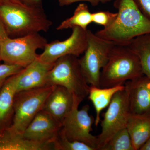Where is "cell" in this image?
<instances>
[{"instance_id":"23","label":"cell","mask_w":150,"mask_h":150,"mask_svg":"<svg viewBox=\"0 0 150 150\" xmlns=\"http://www.w3.org/2000/svg\"><path fill=\"white\" fill-rule=\"evenodd\" d=\"M118 14L109 11H99L92 13V21L102 25L104 28L109 27L117 18Z\"/></svg>"},{"instance_id":"26","label":"cell","mask_w":150,"mask_h":150,"mask_svg":"<svg viewBox=\"0 0 150 150\" xmlns=\"http://www.w3.org/2000/svg\"><path fill=\"white\" fill-rule=\"evenodd\" d=\"M79 1H87L90 3L93 6H96L99 4L98 0H59V6H64L70 5L73 3Z\"/></svg>"},{"instance_id":"21","label":"cell","mask_w":150,"mask_h":150,"mask_svg":"<svg viewBox=\"0 0 150 150\" xmlns=\"http://www.w3.org/2000/svg\"><path fill=\"white\" fill-rule=\"evenodd\" d=\"M102 150H135L127 128L115 133Z\"/></svg>"},{"instance_id":"20","label":"cell","mask_w":150,"mask_h":150,"mask_svg":"<svg viewBox=\"0 0 150 150\" xmlns=\"http://www.w3.org/2000/svg\"><path fill=\"white\" fill-rule=\"evenodd\" d=\"M92 22V13L88 6L85 4H80L75 9L72 16L62 21L56 29L60 30L78 27L87 30Z\"/></svg>"},{"instance_id":"32","label":"cell","mask_w":150,"mask_h":150,"mask_svg":"<svg viewBox=\"0 0 150 150\" xmlns=\"http://www.w3.org/2000/svg\"><path fill=\"white\" fill-rule=\"evenodd\" d=\"M5 80H0V89H1V88L3 84L4 83L5 81Z\"/></svg>"},{"instance_id":"2","label":"cell","mask_w":150,"mask_h":150,"mask_svg":"<svg viewBox=\"0 0 150 150\" xmlns=\"http://www.w3.org/2000/svg\"><path fill=\"white\" fill-rule=\"evenodd\" d=\"M0 19L9 35L18 37L46 32L53 24L43 7L31 6L22 1H1Z\"/></svg>"},{"instance_id":"1","label":"cell","mask_w":150,"mask_h":150,"mask_svg":"<svg viewBox=\"0 0 150 150\" xmlns=\"http://www.w3.org/2000/svg\"><path fill=\"white\" fill-rule=\"evenodd\" d=\"M114 6L118 10L115 21L96 35L116 45L127 46L135 38L150 33V20L143 14L134 0H116Z\"/></svg>"},{"instance_id":"11","label":"cell","mask_w":150,"mask_h":150,"mask_svg":"<svg viewBox=\"0 0 150 150\" xmlns=\"http://www.w3.org/2000/svg\"><path fill=\"white\" fill-rule=\"evenodd\" d=\"M62 127L61 122L41 110L28 124L22 136L33 142L53 144Z\"/></svg>"},{"instance_id":"34","label":"cell","mask_w":150,"mask_h":150,"mask_svg":"<svg viewBox=\"0 0 150 150\" xmlns=\"http://www.w3.org/2000/svg\"><path fill=\"white\" fill-rule=\"evenodd\" d=\"M0 3H1V1H0Z\"/></svg>"},{"instance_id":"6","label":"cell","mask_w":150,"mask_h":150,"mask_svg":"<svg viewBox=\"0 0 150 150\" xmlns=\"http://www.w3.org/2000/svg\"><path fill=\"white\" fill-rule=\"evenodd\" d=\"M47 43V39L38 33L16 38L9 37L0 42L1 60L25 68L38 58L36 51L43 49Z\"/></svg>"},{"instance_id":"9","label":"cell","mask_w":150,"mask_h":150,"mask_svg":"<svg viewBox=\"0 0 150 150\" xmlns=\"http://www.w3.org/2000/svg\"><path fill=\"white\" fill-rule=\"evenodd\" d=\"M79 105L76 103L66 116L62 122L61 129L70 141L83 142L98 150L97 137L91 134L95 119L89 114V106L86 105L79 110Z\"/></svg>"},{"instance_id":"4","label":"cell","mask_w":150,"mask_h":150,"mask_svg":"<svg viewBox=\"0 0 150 150\" xmlns=\"http://www.w3.org/2000/svg\"><path fill=\"white\" fill-rule=\"evenodd\" d=\"M77 56H62L54 63L47 77V86H61L81 103L88 96L90 86L83 72Z\"/></svg>"},{"instance_id":"27","label":"cell","mask_w":150,"mask_h":150,"mask_svg":"<svg viewBox=\"0 0 150 150\" xmlns=\"http://www.w3.org/2000/svg\"><path fill=\"white\" fill-rule=\"evenodd\" d=\"M9 35L4 25L0 19V42L8 38Z\"/></svg>"},{"instance_id":"25","label":"cell","mask_w":150,"mask_h":150,"mask_svg":"<svg viewBox=\"0 0 150 150\" xmlns=\"http://www.w3.org/2000/svg\"><path fill=\"white\" fill-rule=\"evenodd\" d=\"M143 14L150 20V0H134Z\"/></svg>"},{"instance_id":"33","label":"cell","mask_w":150,"mask_h":150,"mask_svg":"<svg viewBox=\"0 0 150 150\" xmlns=\"http://www.w3.org/2000/svg\"><path fill=\"white\" fill-rule=\"evenodd\" d=\"M1 57H0V62H1Z\"/></svg>"},{"instance_id":"24","label":"cell","mask_w":150,"mask_h":150,"mask_svg":"<svg viewBox=\"0 0 150 150\" xmlns=\"http://www.w3.org/2000/svg\"><path fill=\"white\" fill-rule=\"evenodd\" d=\"M23 68L18 65L7 63L0 64V80L6 79L11 76L16 74Z\"/></svg>"},{"instance_id":"13","label":"cell","mask_w":150,"mask_h":150,"mask_svg":"<svg viewBox=\"0 0 150 150\" xmlns=\"http://www.w3.org/2000/svg\"><path fill=\"white\" fill-rule=\"evenodd\" d=\"M54 64L44 63L38 58L15 75L16 93L47 86L48 74Z\"/></svg>"},{"instance_id":"10","label":"cell","mask_w":150,"mask_h":150,"mask_svg":"<svg viewBox=\"0 0 150 150\" xmlns=\"http://www.w3.org/2000/svg\"><path fill=\"white\" fill-rule=\"evenodd\" d=\"M72 29L71 34L66 40L47 43L38 59L44 63L54 64L62 56L72 55L79 57L84 53L87 46V30L78 27Z\"/></svg>"},{"instance_id":"28","label":"cell","mask_w":150,"mask_h":150,"mask_svg":"<svg viewBox=\"0 0 150 150\" xmlns=\"http://www.w3.org/2000/svg\"><path fill=\"white\" fill-rule=\"evenodd\" d=\"M21 1L23 3L27 5L42 7V0H21Z\"/></svg>"},{"instance_id":"5","label":"cell","mask_w":150,"mask_h":150,"mask_svg":"<svg viewBox=\"0 0 150 150\" xmlns=\"http://www.w3.org/2000/svg\"><path fill=\"white\" fill-rule=\"evenodd\" d=\"M55 86H47L16 93L14 98V115L10 127L22 134L38 113L42 110L45 101Z\"/></svg>"},{"instance_id":"12","label":"cell","mask_w":150,"mask_h":150,"mask_svg":"<svg viewBox=\"0 0 150 150\" xmlns=\"http://www.w3.org/2000/svg\"><path fill=\"white\" fill-rule=\"evenodd\" d=\"M131 115L150 116V79L143 74L125 83Z\"/></svg>"},{"instance_id":"3","label":"cell","mask_w":150,"mask_h":150,"mask_svg":"<svg viewBox=\"0 0 150 150\" xmlns=\"http://www.w3.org/2000/svg\"><path fill=\"white\" fill-rule=\"evenodd\" d=\"M144 74L139 59L128 46L115 44L103 68L100 86L107 88L123 85Z\"/></svg>"},{"instance_id":"19","label":"cell","mask_w":150,"mask_h":150,"mask_svg":"<svg viewBox=\"0 0 150 150\" xmlns=\"http://www.w3.org/2000/svg\"><path fill=\"white\" fill-rule=\"evenodd\" d=\"M127 46L139 57L143 74L150 79V33L135 38Z\"/></svg>"},{"instance_id":"7","label":"cell","mask_w":150,"mask_h":150,"mask_svg":"<svg viewBox=\"0 0 150 150\" xmlns=\"http://www.w3.org/2000/svg\"><path fill=\"white\" fill-rule=\"evenodd\" d=\"M88 43L84 54L79 63L87 82L91 86L100 88V78L101 70L108 61L110 52L115 44L98 37L87 30Z\"/></svg>"},{"instance_id":"29","label":"cell","mask_w":150,"mask_h":150,"mask_svg":"<svg viewBox=\"0 0 150 150\" xmlns=\"http://www.w3.org/2000/svg\"><path fill=\"white\" fill-rule=\"evenodd\" d=\"M141 150H150V138L141 147Z\"/></svg>"},{"instance_id":"31","label":"cell","mask_w":150,"mask_h":150,"mask_svg":"<svg viewBox=\"0 0 150 150\" xmlns=\"http://www.w3.org/2000/svg\"><path fill=\"white\" fill-rule=\"evenodd\" d=\"M98 1H99V2H101L103 3V4H105V3L110 1H111V0H98Z\"/></svg>"},{"instance_id":"8","label":"cell","mask_w":150,"mask_h":150,"mask_svg":"<svg viewBox=\"0 0 150 150\" xmlns=\"http://www.w3.org/2000/svg\"><path fill=\"white\" fill-rule=\"evenodd\" d=\"M131 115L129 91L125 86V88L114 95L103 114L101 133L97 136L98 150H102L115 133L126 128Z\"/></svg>"},{"instance_id":"14","label":"cell","mask_w":150,"mask_h":150,"mask_svg":"<svg viewBox=\"0 0 150 150\" xmlns=\"http://www.w3.org/2000/svg\"><path fill=\"white\" fill-rule=\"evenodd\" d=\"M80 103L66 88L61 86H55L45 101L42 110L62 123L75 105Z\"/></svg>"},{"instance_id":"15","label":"cell","mask_w":150,"mask_h":150,"mask_svg":"<svg viewBox=\"0 0 150 150\" xmlns=\"http://www.w3.org/2000/svg\"><path fill=\"white\" fill-rule=\"evenodd\" d=\"M16 93L15 75L6 79L0 89V131L8 129L12 124L14 115L13 102Z\"/></svg>"},{"instance_id":"30","label":"cell","mask_w":150,"mask_h":150,"mask_svg":"<svg viewBox=\"0 0 150 150\" xmlns=\"http://www.w3.org/2000/svg\"><path fill=\"white\" fill-rule=\"evenodd\" d=\"M1 2H18L22 1L21 0H0Z\"/></svg>"},{"instance_id":"16","label":"cell","mask_w":150,"mask_h":150,"mask_svg":"<svg viewBox=\"0 0 150 150\" xmlns=\"http://www.w3.org/2000/svg\"><path fill=\"white\" fill-rule=\"evenodd\" d=\"M53 150V144L27 139L10 128L0 131V150Z\"/></svg>"},{"instance_id":"18","label":"cell","mask_w":150,"mask_h":150,"mask_svg":"<svg viewBox=\"0 0 150 150\" xmlns=\"http://www.w3.org/2000/svg\"><path fill=\"white\" fill-rule=\"evenodd\" d=\"M125 88L124 85H119L102 88L90 86L88 98L94 106L96 112L94 124L97 127L100 121V115L101 111L110 104L112 97L116 92Z\"/></svg>"},{"instance_id":"17","label":"cell","mask_w":150,"mask_h":150,"mask_svg":"<svg viewBox=\"0 0 150 150\" xmlns=\"http://www.w3.org/2000/svg\"><path fill=\"white\" fill-rule=\"evenodd\" d=\"M126 128L135 150L141 147L150 138V116L131 115Z\"/></svg>"},{"instance_id":"22","label":"cell","mask_w":150,"mask_h":150,"mask_svg":"<svg viewBox=\"0 0 150 150\" xmlns=\"http://www.w3.org/2000/svg\"><path fill=\"white\" fill-rule=\"evenodd\" d=\"M53 144L55 150H96L83 142L68 139L61 129Z\"/></svg>"}]
</instances>
